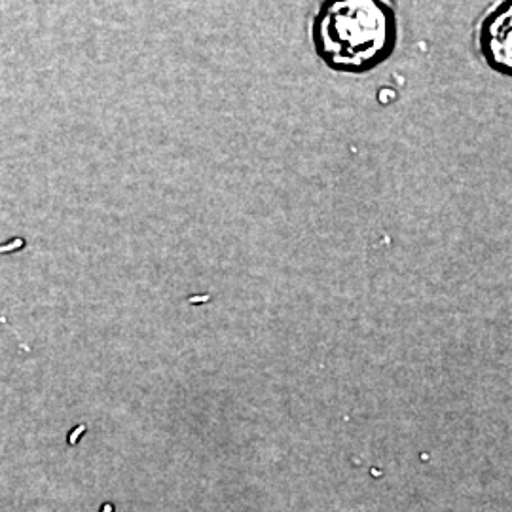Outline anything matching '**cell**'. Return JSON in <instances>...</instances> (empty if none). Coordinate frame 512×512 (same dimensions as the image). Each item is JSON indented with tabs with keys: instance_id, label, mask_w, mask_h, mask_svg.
<instances>
[{
	"instance_id": "1",
	"label": "cell",
	"mask_w": 512,
	"mask_h": 512,
	"mask_svg": "<svg viewBox=\"0 0 512 512\" xmlns=\"http://www.w3.org/2000/svg\"><path fill=\"white\" fill-rule=\"evenodd\" d=\"M311 42L330 71L372 73L397 50L395 0H323L313 16Z\"/></svg>"
},
{
	"instance_id": "2",
	"label": "cell",
	"mask_w": 512,
	"mask_h": 512,
	"mask_svg": "<svg viewBox=\"0 0 512 512\" xmlns=\"http://www.w3.org/2000/svg\"><path fill=\"white\" fill-rule=\"evenodd\" d=\"M512 0H501L484 16L478 27V48L495 73H512Z\"/></svg>"
}]
</instances>
